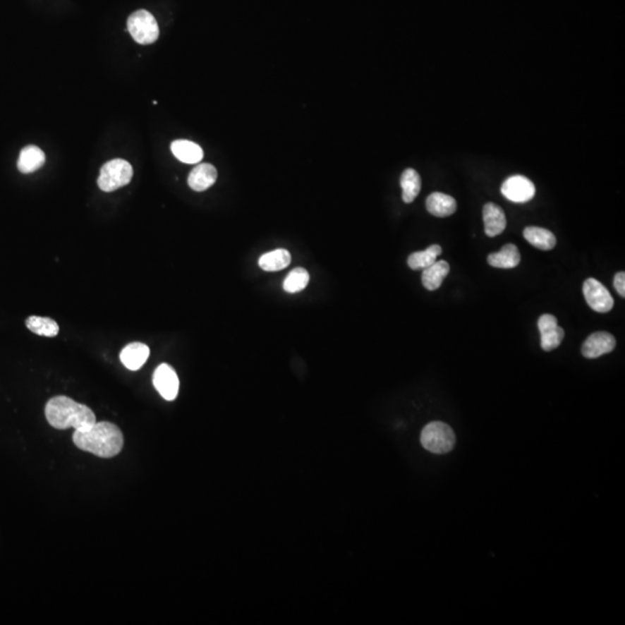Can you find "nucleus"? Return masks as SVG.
<instances>
[{
    "label": "nucleus",
    "instance_id": "423d86ee",
    "mask_svg": "<svg viewBox=\"0 0 625 625\" xmlns=\"http://www.w3.org/2000/svg\"><path fill=\"white\" fill-rule=\"evenodd\" d=\"M583 297L588 306L597 312H608L614 307V299L607 287L594 278H588L583 285Z\"/></svg>",
    "mask_w": 625,
    "mask_h": 625
},
{
    "label": "nucleus",
    "instance_id": "20e7f679",
    "mask_svg": "<svg viewBox=\"0 0 625 625\" xmlns=\"http://www.w3.org/2000/svg\"><path fill=\"white\" fill-rule=\"evenodd\" d=\"M133 176V166L123 159H114L102 166L97 186L104 193H111L126 187Z\"/></svg>",
    "mask_w": 625,
    "mask_h": 625
},
{
    "label": "nucleus",
    "instance_id": "0eeeda50",
    "mask_svg": "<svg viewBox=\"0 0 625 625\" xmlns=\"http://www.w3.org/2000/svg\"><path fill=\"white\" fill-rule=\"evenodd\" d=\"M502 194L513 203H526L535 196V186L522 175L507 178L502 186Z\"/></svg>",
    "mask_w": 625,
    "mask_h": 625
},
{
    "label": "nucleus",
    "instance_id": "dca6fc26",
    "mask_svg": "<svg viewBox=\"0 0 625 625\" xmlns=\"http://www.w3.org/2000/svg\"><path fill=\"white\" fill-rule=\"evenodd\" d=\"M426 209L433 216L445 218L456 211V200L449 195L432 193L426 200Z\"/></svg>",
    "mask_w": 625,
    "mask_h": 625
},
{
    "label": "nucleus",
    "instance_id": "b1692460",
    "mask_svg": "<svg viewBox=\"0 0 625 625\" xmlns=\"http://www.w3.org/2000/svg\"><path fill=\"white\" fill-rule=\"evenodd\" d=\"M310 283V274L306 269L297 268L291 271L284 281V290L287 293H298L300 291L305 290Z\"/></svg>",
    "mask_w": 625,
    "mask_h": 625
},
{
    "label": "nucleus",
    "instance_id": "1a4fd4ad",
    "mask_svg": "<svg viewBox=\"0 0 625 625\" xmlns=\"http://www.w3.org/2000/svg\"><path fill=\"white\" fill-rule=\"evenodd\" d=\"M538 329L541 332V346L545 351H552L561 345L564 339L565 332L558 326V321L554 315L545 314L538 321Z\"/></svg>",
    "mask_w": 625,
    "mask_h": 625
},
{
    "label": "nucleus",
    "instance_id": "39448f33",
    "mask_svg": "<svg viewBox=\"0 0 625 625\" xmlns=\"http://www.w3.org/2000/svg\"><path fill=\"white\" fill-rule=\"evenodd\" d=\"M128 30L135 42L147 45L154 43L159 37V26L153 14L147 11H137L128 19Z\"/></svg>",
    "mask_w": 625,
    "mask_h": 625
},
{
    "label": "nucleus",
    "instance_id": "393cba45",
    "mask_svg": "<svg viewBox=\"0 0 625 625\" xmlns=\"http://www.w3.org/2000/svg\"><path fill=\"white\" fill-rule=\"evenodd\" d=\"M614 286H615V290L617 291V293L621 296V297H625V274L624 272H619V274H616L615 278H614Z\"/></svg>",
    "mask_w": 625,
    "mask_h": 625
},
{
    "label": "nucleus",
    "instance_id": "9b49d317",
    "mask_svg": "<svg viewBox=\"0 0 625 625\" xmlns=\"http://www.w3.org/2000/svg\"><path fill=\"white\" fill-rule=\"evenodd\" d=\"M218 171L211 164H200L190 171L188 178V184L193 190L205 191L216 183Z\"/></svg>",
    "mask_w": 625,
    "mask_h": 625
},
{
    "label": "nucleus",
    "instance_id": "5701e85b",
    "mask_svg": "<svg viewBox=\"0 0 625 625\" xmlns=\"http://www.w3.org/2000/svg\"><path fill=\"white\" fill-rule=\"evenodd\" d=\"M27 328L36 335L55 337L59 335V327L55 320L42 316H30L26 320Z\"/></svg>",
    "mask_w": 625,
    "mask_h": 625
},
{
    "label": "nucleus",
    "instance_id": "f257e3e1",
    "mask_svg": "<svg viewBox=\"0 0 625 625\" xmlns=\"http://www.w3.org/2000/svg\"><path fill=\"white\" fill-rule=\"evenodd\" d=\"M73 442L81 451L99 458H114L122 451L124 438L119 426L113 423H95L86 431H75Z\"/></svg>",
    "mask_w": 625,
    "mask_h": 625
},
{
    "label": "nucleus",
    "instance_id": "2eb2a0df",
    "mask_svg": "<svg viewBox=\"0 0 625 625\" xmlns=\"http://www.w3.org/2000/svg\"><path fill=\"white\" fill-rule=\"evenodd\" d=\"M45 162L44 152L35 145L26 146L20 152L18 169L23 174H30L39 171Z\"/></svg>",
    "mask_w": 625,
    "mask_h": 625
},
{
    "label": "nucleus",
    "instance_id": "9d476101",
    "mask_svg": "<svg viewBox=\"0 0 625 625\" xmlns=\"http://www.w3.org/2000/svg\"><path fill=\"white\" fill-rule=\"evenodd\" d=\"M615 346L616 339L612 334L607 332H594L583 343L581 353L585 358L595 359L610 353Z\"/></svg>",
    "mask_w": 625,
    "mask_h": 625
},
{
    "label": "nucleus",
    "instance_id": "6ab92c4d",
    "mask_svg": "<svg viewBox=\"0 0 625 625\" xmlns=\"http://www.w3.org/2000/svg\"><path fill=\"white\" fill-rule=\"evenodd\" d=\"M523 236L530 245H534L535 248L541 249V250H551L557 243L554 233L550 232L549 229L535 227V226H530V227L525 229Z\"/></svg>",
    "mask_w": 625,
    "mask_h": 625
},
{
    "label": "nucleus",
    "instance_id": "f03ea898",
    "mask_svg": "<svg viewBox=\"0 0 625 625\" xmlns=\"http://www.w3.org/2000/svg\"><path fill=\"white\" fill-rule=\"evenodd\" d=\"M45 417L57 430L73 427L75 431H86L97 423L95 415L87 406L68 396L52 397L45 406Z\"/></svg>",
    "mask_w": 625,
    "mask_h": 625
},
{
    "label": "nucleus",
    "instance_id": "4be33fe9",
    "mask_svg": "<svg viewBox=\"0 0 625 625\" xmlns=\"http://www.w3.org/2000/svg\"><path fill=\"white\" fill-rule=\"evenodd\" d=\"M442 248L439 245H430L423 252H416L408 257V265L413 270H424L433 265L439 255L442 254Z\"/></svg>",
    "mask_w": 625,
    "mask_h": 625
},
{
    "label": "nucleus",
    "instance_id": "ddd939ff",
    "mask_svg": "<svg viewBox=\"0 0 625 625\" xmlns=\"http://www.w3.org/2000/svg\"><path fill=\"white\" fill-rule=\"evenodd\" d=\"M150 357V348L144 343L135 342L126 345L121 352V361L130 371H138Z\"/></svg>",
    "mask_w": 625,
    "mask_h": 625
},
{
    "label": "nucleus",
    "instance_id": "a211bd4d",
    "mask_svg": "<svg viewBox=\"0 0 625 625\" xmlns=\"http://www.w3.org/2000/svg\"><path fill=\"white\" fill-rule=\"evenodd\" d=\"M449 265L446 261H435L429 268L424 269L422 283L426 290H438L449 272Z\"/></svg>",
    "mask_w": 625,
    "mask_h": 625
},
{
    "label": "nucleus",
    "instance_id": "f8f14e48",
    "mask_svg": "<svg viewBox=\"0 0 625 625\" xmlns=\"http://www.w3.org/2000/svg\"><path fill=\"white\" fill-rule=\"evenodd\" d=\"M484 231L490 238L499 236L506 229V216L496 204L487 203L483 207Z\"/></svg>",
    "mask_w": 625,
    "mask_h": 625
},
{
    "label": "nucleus",
    "instance_id": "7ed1b4c3",
    "mask_svg": "<svg viewBox=\"0 0 625 625\" xmlns=\"http://www.w3.org/2000/svg\"><path fill=\"white\" fill-rule=\"evenodd\" d=\"M420 442L426 451L435 454H446L454 448L455 433L445 423L432 422L423 429Z\"/></svg>",
    "mask_w": 625,
    "mask_h": 625
},
{
    "label": "nucleus",
    "instance_id": "4468645a",
    "mask_svg": "<svg viewBox=\"0 0 625 625\" xmlns=\"http://www.w3.org/2000/svg\"><path fill=\"white\" fill-rule=\"evenodd\" d=\"M171 150L175 158L184 164H198L204 157L203 150L198 144L186 139L171 142Z\"/></svg>",
    "mask_w": 625,
    "mask_h": 625
},
{
    "label": "nucleus",
    "instance_id": "aec40b11",
    "mask_svg": "<svg viewBox=\"0 0 625 625\" xmlns=\"http://www.w3.org/2000/svg\"><path fill=\"white\" fill-rule=\"evenodd\" d=\"M401 187H402L403 202L406 204L413 203L422 189V180L418 173L413 168H408L403 171L401 176Z\"/></svg>",
    "mask_w": 625,
    "mask_h": 625
},
{
    "label": "nucleus",
    "instance_id": "f3484780",
    "mask_svg": "<svg viewBox=\"0 0 625 625\" xmlns=\"http://www.w3.org/2000/svg\"><path fill=\"white\" fill-rule=\"evenodd\" d=\"M520 261H521V256H520L519 250L516 248V245H512V243L504 245L500 252L493 253L487 256V262L493 268H516L519 265Z\"/></svg>",
    "mask_w": 625,
    "mask_h": 625
},
{
    "label": "nucleus",
    "instance_id": "412c9836",
    "mask_svg": "<svg viewBox=\"0 0 625 625\" xmlns=\"http://www.w3.org/2000/svg\"><path fill=\"white\" fill-rule=\"evenodd\" d=\"M291 263V254L286 249H276L272 252L262 255L258 260V265L262 270L279 271L289 267Z\"/></svg>",
    "mask_w": 625,
    "mask_h": 625
},
{
    "label": "nucleus",
    "instance_id": "6e6552de",
    "mask_svg": "<svg viewBox=\"0 0 625 625\" xmlns=\"http://www.w3.org/2000/svg\"><path fill=\"white\" fill-rule=\"evenodd\" d=\"M153 384L166 401H174L178 396L180 381L171 365H159L153 374Z\"/></svg>",
    "mask_w": 625,
    "mask_h": 625
}]
</instances>
